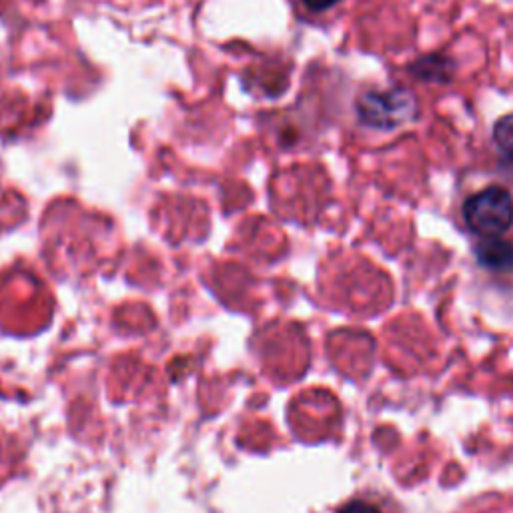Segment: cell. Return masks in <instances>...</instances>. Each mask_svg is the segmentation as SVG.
Returning a JSON list of instances; mask_svg holds the SVG:
<instances>
[{
    "instance_id": "cell-1",
    "label": "cell",
    "mask_w": 513,
    "mask_h": 513,
    "mask_svg": "<svg viewBox=\"0 0 513 513\" xmlns=\"http://www.w3.org/2000/svg\"><path fill=\"white\" fill-rule=\"evenodd\" d=\"M419 105L413 93L405 89L369 91L359 97V119L373 129H397L417 117Z\"/></svg>"
},
{
    "instance_id": "cell-2",
    "label": "cell",
    "mask_w": 513,
    "mask_h": 513,
    "mask_svg": "<svg viewBox=\"0 0 513 513\" xmlns=\"http://www.w3.org/2000/svg\"><path fill=\"white\" fill-rule=\"evenodd\" d=\"M467 227L483 237H497L513 223V199L503 187H487L463 205Z\"/></svg>"
},
{
    "instance_id": "cell-3",
    "label": "cell",
    "mask_w": 513,
    "mask_h": 513,
    "mask_svg": "<svg viewBox=\"0 0 513 513\" xmlns=\"http://www.w3.org/2000/svg\"><path fill=\"white\" fill-rule=\"evenodd\" d=\"M477 261L491 271H511L513 269V245L499 237H489L475 249Z\"/></svg>"
},
{
    "instance_id": "cell-4",
    "label": "cell",
    "mask_w": 513,
    "mask_h": 513,
    "mask_svg": "<svg viewBox=\"0 0 513 513\" xmlns=\"http://www.w3.org/2000/svg\"><path fill=\"white\" fill-rule=\"evenodd\" d=\"M409 71L425 83H447L453 75V63L441 55H427L413 63Z\"/></svg>"
},
{
    "instance_id": "cell-5",
    "label": "cell",
    "mask_w": 513,
    "mask_h": 513,
    "mask_svg": "<svg viewBox=\"0 0 513 513\" xmlns=\"http://www.w3.org/2000/svg\"><path fill=\"white\" fill-rule=\"evenodd\" d=\"M493 141L499 151L513 161V113L501 117L493 127Z\"/></svg>"
},
{
    "instance_id": "cell-6",
    "label": "cell",
    "mask_w": 513,
    "mask_h": 513,
    "mask_svg": "<svg viewBox=\"0 0 513 513\" xmlns=\"http://www.w3.org/2000/svg\"><path fill=\"white\" fill-rule=\"evenodd\" d=\"M339 513H381V511L367 501H351Z\"/></svg>"
},
{
    "instance_id": "cell-7",
    "label": "cell",
    "mask_w": 513,
    "mask_h": 513,
    "mask_svg": "<svg viewBox=\"0 0 513 513\" xmlns=\"http://www.w3.org/2000/svg\"><path fill=\"white\" fill-rule=\"evenodd\" d=\"M337 3H339V0H303V5H305L309 11H315V13L327 11V9L335 7Z\"/></svg>"
}]
</instances>
